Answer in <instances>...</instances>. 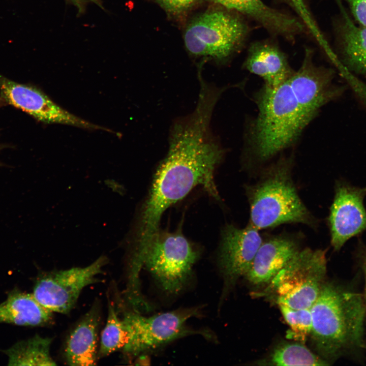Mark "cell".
Returning a JSON list of instances; mask_svg holds the SVG:
<instances>
[{
  "label": "cell",
  "instance_id": "obj_1",
  "mask_svg": "<svg viewBox=\"0 0 366 366\" xmlns=\"http://www.w3.org/2000/svg\"><path fill=\"white\" fill-rule=\"evenodd\" d=\"M211 117L209 110L196 107L172 126L168 152L156 170L142 212L136 256H144L159 231L165 210L194 188L201 186L212 197L220 199L214 174L225 151L212 134Z\"/></svg>",
  "mask_w": 366,
  "mask_h": 366
},
{
  "label": "cell",
  "instance_id": "obj_2",
  "mask_svg": "<svg viewBox=\"0 0 366 366\" xmlns=\"http://www.w3.org/2000/svg\"><path fill=\"white\" fill-rule=\"evenodd\" d=\"M310 309V336L321 358L329 363L363 348L366 313L363 295L325 282Z\"/></svg>",
  "mask_w": 366,
  "mask_h": 366
},
{
  "label": "cell",
  "instance_id": "obj_3",
  "mask_svg": "<svg viewBox=\"0 0 366 366\" xmlns=\"http://www.w3.org/2000/svg\"><path fill=\"white\" fill-rule=\"evenodd\" d=\"M255 98L258 114L251 129L250 143L253 156L264 162L292 145L310 121L289 80L276 88L264 85Z\"/></svg>",
  "mask_w": 366,
  "mask_h": 366
},
{
  "label": "cell",
  "instance_id": "obj_4",
  "mask_svg": "<svg viewBox=\"0 0 366 366\" xmlns=\"http://www.w3.org/2000/svg\"><path fill=\"white\" fill-rule=\"evenodd\" d=\"M291 161L279 160L264 170L257 182L246 187L249 224L259 230L287 223L316 224L293 182Z\"/></svg>",
  "mask_w": 366,
  "mask_h": 366
},
{
  "label": "cell",
  "instance_id": "obj_5",
  "mask_svg": "<svg viewBox=\"0 0 366 366\" xmlns=\"http://www.w3.org/2000/svg\"><path fill=\"white\" fill-rule=\"evenodd\" d=\"M325 250L298 251L268 284L278 304L294 309H310L324 284Z\"/></svg>",
  "mask_w": 366,
  "mask_h": 366
},
{
  "label": "cell",
  "instance_id": "obj_6",
  "mask_svg": "<svg viewBox=\"0 0 366 366\" xmlns=\"http://www.w3.org/2000/svg\"><path fill=\"white\" fill-rule=\"evenodd\" d=\"M248 30L246 22L237 15L220 10L207 12L188 25L185 44L193 55L223 60L239 49Z\"/></svg>",
  "mask_w": 366,
  "mask_h": 366
},
{
  "label": "cell",
  "instance_id": "obj_7",
  "mask_svg": "<svg viewBox=\"0 0 366 366\" xmlns=\"http://www.w3.org/2000/svg\"><path fill=\"white\" fill-rule=\"evenodd\" d=\"M199 251L180 232L159 231L143 259L145 266L167 293L182 290L191 276Z\"/></svg>",
  "mask_w": 366,
  "mask_h": 366
},
{
  "label": "cell",
  "instance_id": "obj_8",
  "mask_svg": "<svg viewBox=\"0 0 366 366\" xmlns=\"http://www.w3.org/2000/svg\"><path fill=\"white\" fill-rule=\"evenodd\" d=\"M200 310L199 307L178 309L149 317L138 313H125L122 320L129 340L124 351L135 355L192 334H202L211 338L210 333L191 329L186 324L189 319L199 316Z\"/></svg>",
  "mask_w": 366,
  "mask_h": 366
},
{
  "label": "cell",
  "instance_id": "obj_9",
  "mask_svg": "<svg viewBox=\"0 0 366 366\" xmlns=\"http://www.w3.org/2000/svg\"><path fill=\"white\" fill-rule=\"evenodd\" d=\"M106 258L101 257L84 267H73L45 274L36 281L33 295L52 312L66 314L73 308L82 290L97 282Z\"/></svg>",
  "mask_w": 366,
  "mask_h": 366
},
{
  "label": "cell",
  "instance_id": "obj_10",
  "mask_svg": "<svg viewBox=\"0 0 366 366\" xmlns=\"http://www.w3.org/2000/svg\"><path fill=\"white\" fill-rule=\"evenodd\" d=\"M0 97L5 103L47 124L69 125L87 129H108L84 120L54 103L38 89L11 80L0 74Z\"/></svg>",
  "mask_w": 366,
  "mask_h": 366
},
{
  "label": "cell",
  "instance_id": "obj_11",
  "mask_svg": "<svg viewBox=\"0 0 366 366\" xmlns=\"http://www.w3.org/2000/svg\"><path fill=\"white\" fill-rule=\"evenodd\" d=\"M313 52L306 49L300 68L294 72L289 82L306 117L311 121L318 111L342 94V87L333 83L334 73L315 65Z\"/></svg>",
  "mask_w": 366,
  "mask_h": 366
},
{
  "label": "cell",
  "instance_id": "obj_12",
  "mask_svg": "<svg viewBox=\"0 0 366 366\" xmlns=\"http://www.w3.org/2000/svg\"><path fill=\"white\" fill-rule=\"evenodd\" d=\"M365 195L366 187L337 184L328 218L330 242L334 251H339L349 239L366 230Z\"/></svg>",
  "mask_w": 366,
  "mask_h": 366
},
{
  "label": "cell",
  "instance_id": "obj_13",
  "mask_svg": "<svg viewBox=\"0 0 366 366\" xmlns=\"http://www.w3.org/2000/svg\"><path fill=\"white\" fill-rule=\"evenodd\" d=\"M262 241L259 230L250 224L243 228L232 224L224 227L218 262L226 286L245 276Z\"/></svg>",
  "mask_w": 366,
  "mask_h": 366
},
{
  "label": "cell",
  "instance_id": "obj_14",
  "mask_svg": "<svg viewBox=\"0 0 366 366\" xmlns=\"http://www.w3.org/2000/svg\"><path fill=\"white\" fill-rule=\"evenodd\" d=\"M292 236L279 235L263 240L245 277L255 285L269 284L300 249Z\"/></svg>",
  "mask_w": 366,
  "mask_h": 366
},
{
  "label": "cell",
  "instance_id": "obj_15",
  "mask_svg": "<svg viewBox=\"0 0 366 366\" xmlns=\"http://www.w3.org/2000/svg\"><path fill=\"white\" fill-rule=\"evenodd\" d=\"M209 1L243 14L272 34L288 40H293L305 28L299 19L268 6L262 0Z\"/></svg>",
  "mask_w": 366,
  "mask_h": 366
},
{
  "label": "cell",
  "instance_id": "obj_16",
  "mask_svg": "<svg viewBox=\"0 0 366 366\" xmlns=\"http://www.w3.org/2000/svg\"><path fill=\"white\" fill-rule=\"evenodd\" d=\"M245 69L264 80V85L276 88L289 80L294 72L286 54L273 43L257 41L250 46Z\"/></svg>",
  "mask_w": 366,
  "mask_h": 366
},
{
  "label": "cell",
  "instance_id": "obj_17",
  "mask_svg": "<svg viewBox=\"0 0 366 366\" xmlns=\"http://www.w3.org/2000/svg\"><path fill=\"white\" fill-rule=\"evenodd\" d=\"M100 319L99 309L95 305L71 332L65 348V359L69 365L96 364Z\"/></svg>",
  "mask_w": 366,
  "mask_h": 366
},
{
  "label": "cell",
  "instance_id": "obj_18",
  "mask_svg": "<svg viewBox=\"0 0 366 366\" xmlns=\"http://www.w3.org/2000/svg\"><path fill=\"white\" fill-rule=\"evenodd\" d=\"M52 312L41 305L33 294L13 289L0 304V323L20 326H40L49 322Z\"/></svg>",
  "mask_w": 366,
  "mask_h": 366
},
{
  "label": "cell",
  "instance_id": "obj_19",
  "mask_svg": "<svg viewBox=\"0 0 366 366\" xmlns=\"http://www.w3.org/2000/svg\"><path fill=\"white\" fill-rule=\"evenodd\" d=\"M340 30L342 53L347 67L366 76V26H357L345 15Z\"/></svg>",
  "mask_w": 366,
  "mask_h": 366
},
{
  "label": "cell",
  "instance_id": "obj_20",
  "mask_svg": "<svg viewBox=\"0 0 366 366\" xmlns=\"http://www.w3.org/2000/svg\"><path fill=\"white\" fill-rule=\"evenodd\" d=\"M52 340L36 334L3 352L9 358V365H55L50 353Z\"/></svg>",
  "mask_w": 366,
  "mask_h": 366
},
{
  "label": "cell",
  "instance_id": "obj_21",
  "mask_svg": "<svg viewBox=\"0 0 366 366\" xmlns=\"http://www.w3.org/2000/svg\"><path fill=\"white\" fill-rule=\"evenodd\" d=\"M260 364L273 365H327L329 363L298 343H284L276 346Z\"/></svg>",
  "mask_w": 366,
  "mask_h": 366
},
{
  "label": "cell",
  "instance_id": "obj_22",
  "mask_svg": "<svg viewBox=\"0 0 366 366\" xmlns=\"http://www.w3.org/2000/svg\"><path fill=\"white\" fill-rule=\"evenodd\" d=\"M128 340V333L123 321L118 317L114 306L110 302L107 322L101 334L98 357L107 356L123 349Z\"/></svg>",
  "mask_w": 366,
  "mask_h": 366
},
{
  "label": "cell",
  "instance_id": "obj_23",
  "mask_svg": "<svg viewBox=\"0 0 366 366\" xmlns=\"http://www.w3.org/2000/svg\"><path fill=\"white\" fill-rule=\"evenodd\" d=\"M286 322L297 340L304 341L310 335L312 318L310 309H294L284 304H278Z\"/></svg>",
  "mask_w": 366,
  "mask_h": 366
},
{
  "label": "cell",
  "instance_id": "obj_24",
  "mask_svg": "<svg viewBox=\"0 0 366 366\" xmlns=\"http://www.w3.org/2000/svg\"><path fill=\"white\" fill-rule=\"evenodd\" d=\"M360 25L366 26V0H344Z\"/></svg>",
  "mask_w": 366,
  "mask_h": 366
},
{
  "label": "cell",
  "instance_id": "obj_25",
  "mask_svg": "<svg viewBox=\"0 0 366 366\" xmlns=\"http://www.w3.org/2000/svg\"><path fill=\"white\" fill-rule=\"evenodd\" d=\"M168 11L178 13L190 8L196 0H158Z\"/></svg>",
  "mask_w": 366,
  "mask_h": 366
},
{
  "label": "cell",
  "instance_id": "obj_26",
  "mask_svg": "<svg viewBox=\"0 0 366 366\" xmlns=\"http://www.w3.org/2000/svg\"><path fill=\"white\" fill-rule=\"evenodd\" d=\"M357 256L364 279L363 297L366 302V247L363 245H360L358 249Z\"/></svg>",
  "mask_w": 366,
  "mask_h": 366
},
{
  "label": "cell",
  "instance_id": "obj_27",
  "mask_svg": "<svg viewBox=\"0 0 366 366\" xmlns=\"http://www.w3.org/2000/svg\"><path fill=\"white\" fill-rule=\"evenodd\" d=\"M73 1H77V0H73ZM89 1L95 3L96 4L98 5V6H99L101 7H102L100 0H89Z\"/></svg>",
  "mask_w": 366,
  "mask_h": 366
},
{
  "label": "cell",
  "instance_id": "obj_28",
  "mask_svg": "<svg viewBox=\"0 0 366 366\" xmlns=\"http://www.w3.org/2000/svg\"><path fill=\"white\" fill-rule=\"evenodd\" d=\"M3 102H4L3 99L0 97V105L2 104Z\"/></svg>",
  "mask_w": 366,
  "mask_h": 366
}]
</instances>
